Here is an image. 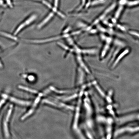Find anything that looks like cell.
<instances>
[{
	"mask_svg": "<svg viewBox=\"0 0 139 139\" xmlns=\"http://www.w3.org/2000/svg\"><path fill=\"white\" fill-rule=\"evenodd\" d=\"M37 18V16L35 14H33L29 17L25 21L20 24L18 26L16 29L15 31L14 35L16 36L26 26L29 25L34 21L36 20Z\"/></svg>",
	"mask_w": 139,
	"mask_h": 139,
	"instance_id": "obj_4",
	"label": "cell"
},
{
	"mask_svg": "<svg viewBox=\"0 0 139 139\" xmlns=\"http://www.w3.org/2000/svg\"><path fill=\"white\" fill-rule=\"evenodd\" d=\"M5 102V99H3L0 101V108L2 107V105L4 104Z\"/></svg>",
	"mask_w": 139,
	"mask_h": 139,
	"instance_id": "obj_18",
	"label": "cell"
},
{
	"mask_svg": "<svg viewBox=\"0 0 139 139\" xmlns=\"http://www.w3.org/2000/svg\"><path fill=\"white\" fill-rule=\"evenodd\" d=\"M12 110H13V106L12 105H11L10 106V109L8 111L6 116L5 120L7 121H9V119H10L11 114H12Z\"/></svg>",
	"mask_w": 139,
	"mask_h": 139,
	"instance_id": "obj_12",
	"label": "cell"
},
{
	"mask_svg": "<svg viewBox=\"0 0 139 139\" xmlns=\"http://www.w3.org/2000/svg\"><path fill=\"white\" fill-rule=\"evenodd\" d=\"M139 4V0H136L134 1H131L127 3V5L129 6H133Z\"/></svg>",
	"mask_w": 139,
	"mask_h": 139,
	"instance_id": "obj_13",
	"label": "cell"
},
{
	"mask_svg": "<svg viewBox=\"0 0 139 139\" xmlns=\"http://www.w3.org/2000/svg\"><path fill=\"white\" fill-rule=\"evenodd\" d=\"M76 35V32L73 33L72 34H64V35H62V36L52 37V38L46 39L41 40L24 39V40L25 42H28V43H35V44H40V43H46V42L51 41H52L60 39V38H66V37H69V36H71V35Z\"/></svg>",
	"mask_w": 139,
	"mask_h": 139,
	"instance_id": "obj_3",
	"label": "cell"
},
{
	"mask_svg": "<svg viewBox=\"0 0 139 139\" xmlns=\"http://www.w3.org/2000/svg\"><path fill=\"white\" fill-rule=\"evenodd\" d=\"M86 0H82L81 5L79 9H81V8L82 7L84 6V4H85V2H86Z\"/></svg>",
	"mask_w": 139,
	"mask_h": 139,
	"instance_id": "obj_17",
	"label": "cell"
},
{
	"mask_svg": "<svg viewBox=\"0 0 139 139\" xmlns=\"http://www.w3.org/2000/svg\"><path fill=\"white\" fill-rule=\"evenodd\" d=\"M58 3L59 0H54V6L56 8L57 7Z\"/></svg>",
	"mask_w": 139,
	"mask_h": 139,
	"instance_id": "obj_16",
	"label": "cell"
},
{
	"mask_svg": "<svg viewBox=\"0 0 139 139\" xmlns=\"http://www.w3.org/2000/svg\"><path fill=\"white\" fill-rule=\"evenodd\" d=\"M118 122L121 125L130 123H139V110L119 116Z\"/></svg>",
	"mask_w": 139,
	"mask_h": 139,
	"instance_id": "obj_2",
	"label": "cell"
},
{
	"mask_svg": "<svg viewBox=\"0 0 139 139\" xmlns=\"http://www.w3.org/2000/svg\"><path fill=\"white\" fill-rule=\"evenodd\" d=\"M53 15H54V12H51L37 26V28L38 29H40V28H42L52 19L53 16Z\"/></svg>",
	"mask_w": 139,
	"mask_h": 139,
	"instance_id": "obj_6",
	"label": "cell"
},
{
	"mask_svg": "<svg viewBox=\"0 0 139 139\" xmlns=\"http://www.w3.org/2000/svg\"><path fill=\"white\" fill-rule=\"evenodd\" d=\"M34 111V108H32L28 111V112L24 115L21 118V120H25L26 118H28L29 116L31 115Z\"/></svg>",
	"mask_w": 139,
	"mask_h": 139,
	"instance_id": "obj_11",
	"label": "cell"
},
{
	"mask_svg": "<svg viewBox=\"0 0 139 139\" xmlns=\"http://www.w3.org/2000/svg\"><path fill=\"white\" fill-rule=\"evenodd\" d=\"M3 130L5 137L8 138L10 137V134L8 126V121L5 119L3 122Z\"/></svg>",
	"mask_w": 139,
	"mask_h": 139,
	"instance_id": "obj_7",
	"label": "cell"
},
{
	"mask_svg": "<svg viewBox=\"0 0 139 139\" xmlns=\"http://www.w3.org/2000/svg\"><path fill=\"white\" fill-rule=\"evenodd\" d=\"M1 19V17L0 16V19Z\"/></svg>",
	"mask_w": 139,
	"mask_h": 139,
	"instance_id": "obj_21",
	"label": "cell"
},
{
	"mask_svg": "<svg viewBox=\"0 0 139 139\" xmlns=\"http://www.w3.org/2000/svg\"><path fill=\"white\" fill-rule=\"evenodd\" d=\"M18 88L20 89L23 90L27 91V92H30L33 93H36V91L32 89H31L27 87L22 86V85H19Z\"/></svg>",
	"mask_w": 139,
	"mask_h": 139,
	"instance_id": "obj_10",
	"label": "cell"
},
{
	"mask_svg": "<svg viewBox=\"0 0 139 139\" xmlns=\"http://www.w3.org/2000/svg\"><path fill=\"white\" fill-rule=\"evenodd\" d=\"M139 134V123H130L121 125L114 131L113 136L116 138L132 136Z\"/></svg>",
	"mask_w": 139,
	"mask_h": 139,
	"instance_id": "obj_1",
	"label": "cell"
},
{
	"mask_svg": "<svg viewBox=\"0 0 139 139\" xmlns=\"http://www.w3.org/2000/svg\"><path fill=\"white\" fill-rule=\"evenodd\" d=\"M129 33L132 35H135V36H137V37H138L139 38V33H138L137 32L135 31H131L129 32Z\"/></svg>",
	"mask_w": 139,
	"mask_h": 139,
	"instance_id": "obj_15",
	"label": "cell"
},
{
	"mask_svg": "<svg viewBox=\"0 0 139 139\" xmlns=\"http://www.w3.org/2000/svg\"><path fill=\"white\" fill-rule=\"evenodd\" d=\"M0 35L14 41H17L18 40L16 36L4 32L0 31Z\"/></svg>",
	"mask_w": 139,
	"mask_h": 139,
	"instance_id": "obj_9",
	"label": "cell"
},
{
	"mask_svg": "<svg viewBox=\"0 0 139 139\" xmlns=\"http://www.w3.org/2000/svg\"><path fill=\"white\" fill-rule=\"evenodd\" d=\"M2 62H1V61H0V68H2Z\"/></svg>",
	"mask_w": 139,
	"mask_h": 139,
	"instance_id": "obj_20",
	"label": "cell"
},
{
	"mask_svg": "<svg viewBox=\"0 0 139 139\" xmlns=\"http://www.w3.org/2000/svg\"><path fill=\"white\" fill-rule=\"evenodd\" d=\"M123 7L122 6H121L118 9V10H117V12H116L115 15V19H118V17L119 16V15L120 14L122 10Z\"/></svg>",
	"mask_w": 139,
	"mask_h": 139,
	"instance_id": "obj_14",
	"label": "cell"
},
{
	"mask_svg": "<svg viewBox=\"0 0 139 139\" xmlns=\"http://www.w3.org/2000/svg\"><path fill=\"white\" fill-rule=\"evenodd\" d=\"M89 1H90V0H89Z\"/></svg>",
	"mask_w": 139,
	"mask_h": 139,
	"instance_id": "obj_22",
	"label": "cell"
},
{
	"mask_svg": "<svg viewBox=\"0 0 139 139\" xmlns=\"http://www.w3.org/2000/svg\"><path fill=\"white\" fill-rule=\"evenodd\" d=\"M128 50H126L122 52L121 54H120L119 56H118V57L117 58V59L115 61V62H114L112 68H115V67L117 65V64L119 62V61L121 60V59L123 57L128 53Z\"/></svg>",
	"mask_w": 139,
	"mask_h": 139,
	"instance_id": "obj_8",
	"label": "cell"
},
{
	"mask_svg": "<svg viewBox=\"0 0 139 139\" xmlns=\"http://www.w3.org/2000/svg\"><path fill=\"white\" fill-rule=\"evenodd\" d=\"M28 79L30 81H32L34 79V76H30L28 77Z\"/></svg>",
	"mask_w": 139,
	"mask_h": 139,
	"instance_id": "obj_19",
	"label": "cell"
},
{
	"mask_svg": "<svg viewBox=\"0 0 139 139\" xmlns=\"http://www.w3.org/2000/svg\"><path fill=\"white\" fill-rule=\"evenodd\" d=\"M9 98L10 101L11 102H14L15 103L19 105L23 106H28L30 104V102L29 101H23L20 100V99L16 98L13 97H9Z\"/></svg>",
	"mask_w": 139,
	"mask_h": 139,
	"instance_id": "obj_5",
	"label": "cell"
}]
</instances>
